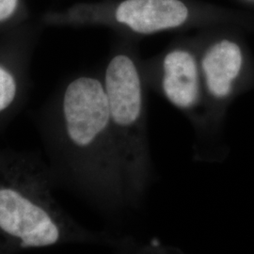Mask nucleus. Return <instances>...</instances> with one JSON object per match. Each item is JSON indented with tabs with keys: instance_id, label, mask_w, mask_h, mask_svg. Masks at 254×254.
<instances>
[{
	"instance_id": "1",
	"label": "nucleus",
	"mask_w": 254,
	"mask_h": 254,
	"mask_svg": "<svg viewBox=\"0 0 254 254\" xmlns=\"http://www.w3.org/2000/svg\"><path fill=\"white\" fill-rule=\"evenodd\" d=\"M105 91L127 190L136 204L142 200L150 183L152 161L144 87L136 64L129 56L117 55L111 60L106 71Z\"/></svg>"
},
{
	"instance_id": "2",
	"label": "nucleus",
	"mask_w": 254,
	"mask_h": 254,
	"mask_svg": "<svg viewBox=\"0 0 254 254\" xmlns=\"http://www.w3.org/2000/svg\"><path fill=\"white\" fill-rule=\"evenodd\" d=\"M244 68L242 48L233 41L221 40L209 46L202 54L200 69L213 132L220 129L231 103L241 91Z\"/></svg>"
},
{
	"instance_id": "3",
	"label": "nucleus",
	"mask_w": 254,
	"mask_h": 254,
	"mask_svg": "<svg viewBox=\"0 0 254 254\" xmlns=\"http://www.w3.org/2000/svg\"><path fill=\"white\" fill-rule=\"evenodd\" d=\"M159 91L173 107L189 118L198 134L212 131L200 67L190 51L176 48L165 55Z\"/></svg>"
},
{
	"instance_id": "4",
	"label": "nucleus",
	"mask_w": 254,
	"mask_h": 254,
	"mask_svg": "<svg viewBox=\"0 0 254 254\" xmlns=\"http://www.w3.org/2000/svg\"><path fill=\"white\" fill-rule=\"evenodd\" d=\"M0 228L20 238L23 247L52 245L60 237L46 212L12 190H0Z\"/></svg>"
},
{
	"instance_id": "5",
	"label": "nucleus",
	"mask_w": 254,
	"mask_h": 254,
	"mask_svg": "<svg viewBox=\"0 0 254 254\" xmlns=\"http://www.w3.org/2000/svg\"><path fill=\"white\" fill-rule=\"evenodd\" d=\"M64 113L68 136L102 132L111 127L107 93L95 78L79 77L67 87Z\"/></svg>"
},
{
	"instance_id": "6",
	"label": "nucleus",
	"mask_w": 254,
	"mask_h": 254,
	"mask_svg": "<svg viewBox=\"0 0 254 254\" xmlns=\"http://www.w3.org/2000/svg\"><path fill=\"white\" fill-rule=\"evenodd\" d=\"M188 15V8L179 0H126L116 10L118 22L140 34L179 27Z\"/></svg>"
},
{
	"instance_id": "7",
	"label": "nucleus",
	"mask_w": 254,
	"mask_h": 254,
	"mask_svg": "<svg viewBox=\"0 0 254 254\" xmlns=\"http://www.w3.org/2000/svg\"><path fill=\"white\" fill-rule=\"evenodd\" d=\"M16 85L11 74L0 67V111L8 108L14 99Z\"/></svg>"
},
{
	"instance_id": "8",
	"label": "nucleus",
	"mask_w": 254,
	"mask_h": 254,
	"mask_svg": "<svg viewBox=\"0 0 254 254\" xmlns=\"http://www.w3.org/2000/svg\"><path fill=\"white\" fill-rule=\"evenodd\" d=\"M17 6V0H0V21L11 16Z\"/></svg>"
}]
</instances>
